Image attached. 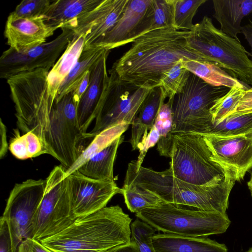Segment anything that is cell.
I'll list each match as a JSON object with an SVG mask.
<instances>
[{
  "label": "cell",
  "instance_id": "cell-17",
  "mask_svg": "<svg viewBox=\"0 0 252 252\" xmlns=\"http://www.w3.org/2000/svg\"><path fill=\"white\" fill-rule=\"evenodd\" d=\"M60 27L46 24L43 16L16 18L9 15L5 26L4 35L9 48L23 52L46 43Z\"/></svg>",
  "mask_w": 252,
  "mask_h": 252
},
{
  "label": "cell",
  "instance_id": "cell-13",
  "mask_svg": "<svg viewBox=\"0 0 252 252\" xmlns=\"http://www.w3.org/2000/svg\"><path fill=\"white\" fill-rule=\"evenodd\" d=\"M46 184V179H28L16 184L10 192L2 216L9 220L21 242L32 238V220L43 199Z\"/></svg>",
  "mask_w": 252,
  "mask_h": 252
},
{
  "label": "cell",
  "instance_id": "cell-9",
  "mask_svg": "<svg viewBox=\"0 0 252 252\" xmlns=\"http://www.w3.org/2000/svg\"><path fill=\"white\" fill-rule=\"evenodd\" d=\"M78 102L69 92L55 100L46 135L48 153L59 161L66 170L78 159L83 149L81 143L94 138L90 133L82 131L77 117Z\"/></svg>",
  "mask_w": 252,
  "mask_h": 252
},
{
  "label": "cell",
  "instance_id": "cell-5",
  "mask_svg": "<svg viewBox=\"0 0 252 252\" xmlns=\"http://www.w3.org/2000/svg\"><path fill=\"white\" fill-rule=\"evenodd\" d=\"M189 45L207 61L223 68L242 83L252 85L251 55L241 42L223 32L205 16L187 37Z\"/></svg>",
  "mask_w": 252,
  "mask_h": 252
},
{
  "label": "cell",
  "instance_id": "cell-41",
  "mask_svg": "<svg viewBox=\"0 0 252 252\" xmlns=\"http://www.w3.org/2000/svg\"><path fill=\"white\" fill-rule=\"evenodd\" d=\"M250 111H252V88L244 92L242 97L227 117Z\"/></svg>",
  "mask_w": 252,
  "mask_h": 252
},
{
  "label": "cell",
  "instance_id": "cell-34",
  "mask_svg": "<svg viewBox=\"0 0 252 252\" xmlns=\"http://www.w3.org/2000/svg\"><path fill=\"white\" fill-rule=\"evenodd\" d=\"M128 209L137 213L144 209L159 206L164 203L158 196L131 185H124L122 188Z\"/></svg>",
  "mask_w": 252,
  "mask_h": 252
},
{
  "label": "cell",
  "instance_id": "cell-35",
  "mask_svg": "<svg viewBox=\"0 0 252 252\" xmlns=\"http://www.w3.org/2000/svg\"><path fill=\"white\" fill-rule=\"evenodd\" d=\"M173 27L178 30L191 31L192 19L199 7L206 0H172Z\"/></svg>",
  "mask_w": 252,
  "mask_h": 252
},
{
  "label": "cell",
  "instance_id": "cell-24",
  "mask_svg": "<svg viewBox=\"0 0 252 252\" xmlns=\"http://www.w3.org/2000/svg\"><path fill=\"white\" fill-rule=\"evenodd\" d=\"M85 34H75L47 75L49 93L55 99L59 89L78 60L85 45Z\"/></svg>",
  "mask_w": 252,
  "mask_h": 252
},
{
  "label": "cell",
  "instance_id": "cell-16",
  "mask_svg": "<svg viewBox=\"0 0 252 252\" xmlns=\"http://www.w3.org/2000/svg\"><path fill=\"white\" fill-rule=\"evenodd\" d=\"M128 1V0H102L92 11L62 28L71 29L76 34H85L83 50H88L92 44L113 27L123 13Z\"/></svg>",
  "mask_w": 252,
  "mask_h": 252
},
{
  "label": "cell",
  "instance_id": "cell-6",
  "mask_svg": "<svg viewBox=\"0 0 252 252\" xmlns=\"http://www.w3.org/2000/svg\"><path fill=\"white\" fill-rule=\"evenodd\" d=\"M135 215L156 231L193 237L223 233L231 223L226 213L188 209L167 203L144 209Z\"/></svg>",
  "mask_w": 252,
  "mask_h": 252
},
{
  "label": "cell",
  "instance_id": "cell-44",
  "mask_svg": "<svg viewBox=\"0 0 252 252\" xmlns=\"http://www.w3.org/2000/svg\"><path fill=\"white\" fill-rule=\"evenodd\" d=\"M241 33L243 34L245 38L251 46L252 52V21L249 20V23L247 25L242 26Z\"/></svg>",
  "mask_w": 252,
  "mask_h": 252
},
{
  "label": "cell",
  "instance_id": "cell-46",
  "mask_svg": "<svg viewBox=\"0 0 252 252\" xmlns=\"http://www.w3.org/2000/svg\"><path fill=\"white\" fill-rule=\"evenodd\" d=\"M248 186L252 196V172L249 181L248 182Z\"/></svg>",
  "mask_w": 252,
  "mask_h": 252
},
{
  "label": "cell",
  "instance_id": "cell-38",
  "mask_svg": "<svg viewBox=\"0 0 252 252\" xmlns=\"http://www.w3.org/2000/svg\"><path fill=\"white\" fill-rule=\"evenodd\" d=\"M49 0H23L9 15L16 18L42 16L51 3Z\"/></svg>",
  "mask_w": 252,
  "mask_h": 252
},
{
  "label": "cell",
  "instance_id": "cell-15",
  "mask_svg": "<svg viewBox=\"0 0 252 252\" xmlns=\"http://www.w3.org/2000/svg\"><path fill=\"white\" fill-rule=\"evenodd\" d=\"M72 211L76 219L94 213L106 207L111 198L122 194L115 181L93 179L78 170L68 176Z\"/></svg>",
  "mask_w": 252,
  "mask_h": 252
},
{
  "label": "cell",
  "instance_id": "cell-33",
  "mask_svg": "<svg viewBox=\"0 0 252 252\" xmlns=\"http://www.w3.org/2000/svg\"><path fill=\"white\" fill-rule=\"evenodd\" d=\"M183 61H178L166 71L162 77L159 86L164 97L173 100L185 86L190 72L183 65Z\"/></svg>",
  "mask_w": 252,
  "mask_h": 252
},
{
  "label": "cell",
  "instance_id": "cell-1",
  "mask_svg": "<svg viewBox=\"0 0 252 252\" xmlns=\"http://www.w3.org/2000/svg\"><path fill=\"white\" fill-rule=\"evenodd\" d=\"M189 32L171 27L145 33L108 71L137 87L152 89L158 86L164 73L178 61H207L189 45Z\"/></svg>",
  "mask_w": 252,
  "mask_h": 252
},
{
  "label": "cell",
  "instance_id": "cell-20",
  "mask_svg": "<svg viewBox=\"0 0 252 252\" xmlns=\"http://www.w3.org/2000/svg\"><path fill=\"white\" fill-rule=\"evenodd\" d=\"M156 252H227L224 244L207 237L158 233L152 237Z\"/></svg>",
  "mask_w": 252,
  "mask_h": 252
},
{
  "label": "cell",
  "instance_id": "cell-2",
  "mask_svg": "<svg viewBox=\"0 0 252 252\" xmlns=\"http://www.w3.org/2000/svg\"><path fill=\"white\" fill-rule=\"evenodd\" d=\"M131 220L119 205L106 206L40 242L53 252H111L130 243Z\"/></svg>",
  "mask_w": 252,
  "mask_h": 252
},
{
  "label": "cell",
  "instance_id": "cell-29",
  "mask_svg": "<svg viewBox=\"0 0 252 252\" xmlns=\"http://www.w3.org/2000/svg\"><path fill=\"white\" fill-rule=\"evenodd\" d=\"M104 49L100 47H94L83 50L78 61L61 85L55 100L60 99L72 90L85 73L90 70L91 67L100 57Z\"/></svg>",
  "mask_w": 252,
  "mask_h": 252
},
{
  "label": "cell",
  "instance_id": "cell-31",
  "mask_svg": "<svg viewBox=\"0 0 252 252\" xmlns=\"http://www.w3.org/2000/svg\"><path fill=\"white\" fill-rule=\"evenodd\" d=\"M173 100L162 102L154 124L159 136L157 150L160 156L165 157L170 156L173 141Z\"/></svg>",
  "mask_w": 252,
  "mask_h": 252
},
{
  "label": "cell",
  "instance_id": "cell-36",
  "mask_svg": "<svg viewBox=\"0 0 252 252\" xmlns=\"http://www.w3.org/2000/svg\"><path fill=\"white\" fill-rule=\"evenodd\" d=\"M245 90L241 88H232L225 94L217 99L210 109L212 123L227 117L235 107Z\"/></svg>",
  "mask_w": 252,
  "mask_h": 252
},
{
  "label": "cell",
  "instance_id": "cell-40",
  "mask_svg": "<svg viewBox=\"0 0 252 252\" xmlns=\"http://www.w3.org/2000/svg\"><path fill=\"white\" fill-rule=\"evenodd\" d=\"M159 138L158 132L155 126H154L146 137L142 138L138 145L137 149L139 152L138 158L137 160L132 161L136 170H138L139 167L142 166V163L148 151L158 143Z\"/></svg>",
  "mask_w": 252,
  "mask_h": 252
},
{
  "label": "cell",
  "instance_id": "cell-11",
  "mask_svg": "<svg viewBox=\"0 0 252 252\" xmlns=\"http://www.w3.org/2000/svg\"><path fill=\"white\" fill-rule=\"evenodd\" d=\"M109 81L95 119V125L90 133L94 136L115 125H129L136 116L151 89L139 87L121 80L108 71Z\"/></svg>",
  "mask_w": 252,
  "mask_h": 252
},
{
  "label": "cell",
  "instance_id": "cell-30",
  "mask_svg": "<svg viewBox=\"0 0 252 252\" xmlns=\"http://www.w3.org/2000/svg\"><path fill=\"white\" fill-rule=\"evenodd\" d=\"M205 134L222 136L252 134V111L230 115L213 123Z\"/></svg>",
  "mask_w": 252,
  "mask_h": 252
},
{
  "label": "cell",
  "instance_id": "cell-8",
  "mask_svg": "<svg viewBox=\"0 0 252 252\" xmlns=\"http://www.w3.org/2000/svg\"><path fill=\"white\" fill-rule=\"evenodd\" d=\"M229 90L211 86L190 73L185 86L173 100V134L206 133L212 123L211 108Z\"/></svg>",
  "mask_w": 252,
  "mask_h": 252
},
{
  "label": "cell",
  "instance_id": "cell-37",
  "mask_svg": "<svg viewBox=\"0 0 252 252\" xmlns=\"http://www.w3.org/2000/svg\"><path fill=\"white\" fill-rule=\"evenodd\" d=\"M131 240L136 244L139 252H156L152 237L156 230L138 219L131 223Z\"/></svg>",
  "mask_w": 252,
  "mask_h": 252
},
{
  "label": "cell",
  "instance_id": "cell-45",
  "mask_svg": "<svg viewBox=\"0 0 252 252\" xmlns=\"http://www.w3.org/2000/svg\"><path fill=\"white\" fill-rule=\"evenodd\" d=\"M113 252H139L135 243L131 240V242L127 245L123 246Z\"/></svg>",
  "mask_w": 252,
  "mask_h": 252
},
{
  "label": "cell",
  "instance_id": "cell-22",
  "mask_svg": "<svg viewBox=\"0 0 252 252\" xmlns=\"http://www.w3.org/2000/svg\"><path fill=\"white\" fill-rule=\"evenodd\" d=\"M165 99L161 88L157 86L151 89L144 100L131 123L130 143L133 150L138 149V144L154 126L160 105Z\"/></svg>",
  "mask_w": 252,
  "mask_h": 252
},
{
  "label": "cell",
  "instance_id": "cell-14",
  "mask_svg": "<svg viewBox=\"0 0 252 252\" xmlns=\"http://www.w3.org/2000/svg\"><path fill=\"white\" fill-rule=\"evenodd\" d=\"M201 135L213 159L230 174L235 181L243 180L252 168V134L229 136Z\"/></svg>",
  "mask_w": 252,
  "mask_h": 252
},
{
  "label": "cell",
  "instance_id": "cell-43",
  "mask_svg": "<svg viewBox=\"0 0 252 252\" xmlns=\"http://www.w3.org/2000/svg\"><path fill=\"white\" fill-rule=\"evenodd\" d=\"M89 81L90 71L88 70L70 91L74 98L78 103L81 97L86 92L89 86Z\"/></svg>",
  "mask_w": 252,
  "mask_h": 252
},
{
  "label": "cell",
  "instance_id": "cell-10",
  "mask_svg": "<svg viewBox=\"0 0 252 252\" xmlns=\"http://www.w3.org/2000/svg\"><path fill=\"white\" fill-rule=\"evenodd\" d=\"M46 180L43 197L32 225V238L39 241L59 233L76 219L65 168L55 166Z\"/></svg>",
  "mask_w": 252,
  "mask_h": 252
},
{
  "label": "cell",
  "instance_id": "cell-32",
  "mask_svg": "<svg viewBox=\"0 0 252 252\" xmlns=\"http://www.w3.org/2000/svg\"><path fill=\"white\" fill-rule=\"evenodd\" d=\"M10 140L9 149L16 158L25 160L43 154H48L41 139L34 133L29 131L20 135L18 131Z\"/></svg>",
  "mask_w": 252,
  "mask_h": 252
},
{
  "label": "cell",
  "instance_id": "cell-25",
  "mask_svg": "<svg viewBox=\"0 0 252 252\" xmlns=\"http://www.w3.org/2000/svg\"><path fill=\"white\" fill-rule=\"evenodd\" d=\"M124 140L122 135L106 148L94 155L77 170L84 176L98 180L114 181L113 168L119 146Z\"/></svg>",
  "mask_w": 252,
  "mask_h": 252
},
{
  "label": "cell",
  "instance_id": "cell-39",
  "mask_svg": "<svg viewBox=\"0 0 252 252\" xmlns=\"http://www.w3.org/2000/svg\"><path fill=\"white\" fill-rule=\"evenodd\" d=\"M21 242L9 220L1 216L0 219V252H18Z\"/></svg>",
  "mask_w": 252,
  "mask_h": 252
},
{
  "label": "cell",
  "instance_id": "cell-49",
  "mask_svg": "<svg viewBox=\"0 0 252 252\" xmlns=\"http://www.w3.org/2000/svg\"></svg>",
  "mask_w": 252,
  "mask_h": 252
},
{
  "label": "cell",
  "instance_id": "cell-48",
  "mask_svg": "<svg viewBox=\"0 0 252 252\" xmlns=\"http://www.w3.org/2000/svg\"><path fill=\"white\" fill-rule=\"evenodd\" d=\"M114 252V251H113V252Z\"/></svg>",
  "mask_w": 252,
  "mask_h": 252
},
{
  "label": "cell",
  "instance_id": "cell-47",
  "mask_svg": "<svg viewBox=\"0 0 252 252\" xmlns=\"http://www.w3.org/2000/svg\"><path fill=\"white\" fill-rule=\"evenodd\" d=\"M246 252H252V247L250 248Z\"/></svg>",
  "mask_w": 252,
  "mask_h": 252
},
{
  "label": "cell",
  "instance_id": "cell-21",
  "mask_svg": "<svg viewBox=\"0 0 252 252\" xmlns=\"http://www.w3.org/2000/svg\"><path fill=\"white\" fill-rule=\"evenodd\" d=\"M213 17L220 25V30L238 41L243 18L252 13V0H214Z\"/></svg>",
  "mask_w": 252,
  "mask_h": 252
},
{
  "label": "cell",
  "instance_id": "cell-3",
  "mask_svg": "<svg viewBox=\"0 0 252 252\" xmlns=\"http://www.w3.org/2000/svg\"><path fill=\"white\" fill-rule=\"evenodd\" d=\"M235 182L228 175L216 184L196 185L175 178L168 169L157 171L141 166L137 170L131 161L127 166L124 184L149 191L164 203L225 214Z\"/></svg>",
  "mask_w": 252,
  "mask_h": 252
},
{
  "label": "cell",
  "instance_id": "cell-26",
  "mask_svg": "<svg viewBox=\"0 0 252 252\" xmlns=\"http://www.w3.org/2000/svg\"><path fill=\"white\" fill-rule=\"evenodd\" d=\"M184 67L207 84L215 87L248 89L238 79L227 73L217 64L208 61H183Z\"/></svg>",
  "mask_w": 252,
  "mask_h": 252
},
{
  "label": "cell",
  "instance_id": "cell-4",
  "mask_svg": "<svg viewBox=\"0 0 252 252\" xmlns=\"http://www.w3.org/2000/svg\"><path fill=\"white\" fill-rule=\"evenodd\" d=\"M49 71L39 68L7 79L14 104L18 127L24 133L32 131L36 134L46 150V135L55 101L49 93Z\"/></svg>",
  "mask_w": 252,
  "mask_h": 252
},
{
  "label": "cell",
  "instance_id": "cell-12",
  "mask_svg": "<svg viewBox=\"0 0 252 252\" xmlns=\"http://www.w3.org/2000/svg\"><path fill=\"white\" fill-rule=\"evenodd\" d=\"M62 32L54 39L23 52L9 48L0 58V77L7 79L16 74L39 68L50 70L73 38L75 32L62 28Z\"/></svg>",
  "mask_w": 252,
  "mask_h": 252
},
{
  "label": "cell",
  "instance_id": "cell-7",
  "mask_svg": "<svg viewBox=\"0 0 252 252\" xmlns=\"http://www.w3.org/2000/svg\"><path fill=\"white\" fill-rule=\"evenodd\" d=\"M169 158L168 170L171 174L190 184L214 185L231 175L213 159L204 137L200 134H174Z\"/></svg>",
  "mask_w": 252,
  "mask_h": 252
},
{
  "label": "cell",
  "instance_id": "cell-19",
  "mask_svg": "<svg viewBox=\"0 0 252 252\" xmlns=\"http://www.w3.org/2000/svg\"><path fill=\"white\" fill-rule=\"evenodd\" d=\"M151 0H128L126 8L113 27L89 49L100 47L108 50L132 43Z\"/></svg>",
  "mask_w": 252,
  "mask_h": 252
},
{
  "label": "cell",
  "instance_id": "cell-23",
  "mask_svg": "<svg viewBox=\"0 0 252 252\" xmlns=\"http://www.w3.org/2000/svg\"><path fill=\"white\" fill-rule=\"evenodd\" d=\"M102 0H58L52 1L42 16L46 24L60 27L81 17L97 7Z\"/></svg>",
  "mask_w": 252,
  "mask_h": 252
},
{
  "label": "cell",
  "instance_id": "cell-18",
  "mask_svg": "<svg viewBox=\"0 0 252 252\" xmlns=\"http://www.w3.org/2000/svg\"><path fill=\"white\" fill-rule=\"evenodd\" d=\"M110 50L104 49L98 59L90 68L89 86L78 104L77 113L82 131L87 130L95 119L99 106L107 88L109 76L106 62Z\"/></svg>",
  "mask_w": 252,
  "mask_h": 252
},
{
  "label": "cell",
  "instance_id": "cell-42",
  "mask_svg": "<svg viewBox=\"0 0 252 252\" xmlns=\"http://www.w3.org/2000/svg\"><path fill=\"white\" fill-rule=\"evenodd\" d=\"M18 252H53L43 245L39 241L27 238L22 241Z\"/></svg>",
  "mask_w": 252,
  "mask_h": 252
},
{
  "label": "cell",
  "instance_id": "cell-27",
  "mask_svg": "<svg viewBox=\"0 0 252 252\" xmlns=\"http://www.w3.org/2000/svg\"><path fill=\"white\" fill-rule=\"evenodd\" d=\"M173 20L172 0H151L144 17L136 32L135 39L145 33L173 27Z\"/></svg>",
  "mask_w": 252,
  "mask_h": 252
},
{
  "label": "cell",
  "instance_id": "cell-28",
  "mask_svg": "<svg viewBox=\"0 0 252 252\" xmlns=\"http://www.w3.org/2000/svg\"><path fill=\"white\" fill-rule=\"evenodd\" d=\"M129 126L126 123L120 124L107 128L96 134L91 143L84 149L72 166L66 170L67 176L77 170L90 158L106 148L116 139L122 136L127 130Z\"/></svg>",
  "mask_w": 252,
  "mask_h": 252
}]
</instances>
